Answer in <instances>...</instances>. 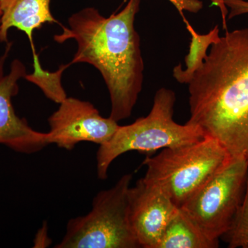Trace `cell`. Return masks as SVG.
<instances>
[{"instance_id":"cell-16","label":"cell","mask_w":248,"mask_h":248,"mask_svg":"<svg viewBox=\"0 0 248 248\" xmlns=\"http://www.w3.org/2000/svg\"><path fill=\"white\" fill-rule=\"evenodd\" d=\"M228 11V19L248 14V1L246 0H225Z\"/></svg>"},{"instance_id":"cell-14","label":"cell","mask_w":248,"mask_h":248,"mask_svg":"<svg viewBox=\"0 0 248 248\" xmlns=\"http://www.w3.org/2000/svg\"><path fill=\"white\" fill-rule=\"evenodd\" d=\"M221 238L228 248H248V177L244 200L229 230Z\"/></svg>"},{"instance_id":"cell-10","label":"cell","mask_w":248,"mask_h":248,"mask_svg":"<svg viewBox=\"0 0 248 248\" xmlns=\"http://www.w3.org/2000/svg\"><path fill=\"white\" fill-rule=\"evenodd\" d=\"M51 0H0V42H8L10 29L15 28L25 33L32 50L34 31L44 24L58 23L50 11Z\"/></svg>"},{"instance_id":"cell-2","label":"cell","mask_w":248,"mask_h":248,"mask_svg":"<svg viewBox=\"0 0 248 248\" xmlns=\"http://www.w3.org/2000/svg\"><path fill=\"white\" fill-rule=\"evenodd\" d=\"M187 85V122L248 159V29L220 37Z\"/></svg>"},{"instance_id":"cell-12","label":"cell","mask_w":248,"mask_h":248,"mask_svg":"<svg viewBox=\"0 0 248 248\" xmlns=\"http://www.w3.org/2000/svg\"><path fill=\"white\" fill-rule=\"evenodd\" d=\"M185 23L192 37L189 53L185 58V69H183L180 64L174 67L173 77L180 84H188L196 72L203 66L204 60L208 55V49L212 45L218 42L221 36L219 35L218 25L214 27L208 33L202 35L196 32L187 21Z\"/></svg>"},{"instance_id":"cell-9","label":"cell","mask_w":248,"mask_h":248,"mask_svg":"<svg viewBox=\"0 0 248 248\" xmlns=\"http://www.w3.org/2000/svg\"><path fill=\"white\" fill-rule=\"evenodd\" d=\"M130 220L141 248H156L178 208L156 186L140 179L128 191Z\"/></svg>"},{"instance_id":"cell-3","label":"cell","mask_w":248,"mask_h":248,"mask_svg":"<svg viewBox=\"0 0 248 248\" xmlns=\"http://www.w3.org/2000/svg\"><path fill=\"white\" fill-rule=\"evenodd\" d=\"M175 93L161 88L155 93L153 107L146 117L133 124L120 125L112 138L99 146L97 174L100 180L108 178L110 165L120 155L130 151L152 153L160 149L189 144L205 137L200 127L187 122H174Z\"/></svg>"},{"instance_id":"cell-4","label":"cell","mask_w":248,"mask_h":248,"mask_svg":"<svg viewBox=\"0 0 248 248\" xmlns=\"http://www.w3.org/2000/svg\"><path fill=\"white\" fill-rule=\"evenodd\" d=\"M232 157L218 140L205 136L146 157L143 161L147 167L143 178L161 188L180 208Z\"/></svg>"},{"instance_id":"cell-17","label":"cell","mask_w":248,"mask_h":248,"mask_svg":"<svg viewBox=\"0 0 248 248\" xmlns=\"http://www.w3.org/2000/svg\"><path fill=\"white\" fill-rule=\"evenodd\" d=\"M215 6L219 9L222 16V24L223 29H227V20H228V9L225 4V0H210Z\"/></svg>"},{"instance_id":"cell-7","label":"cell","mask_w":248,"mask_h":248,"mask_svg":"<svg viewBox=\"0 0 248 248\" xmlns=\"http://www.w3.org/2000/svg\"><path fill=\"white\" fill-rule=\"evenodd\" d=\"M50 144L71 151L80 142H92L101 146L110 140L120 125L102 117L91 102L67 97L48 118Z\"/></svg>"},{"instance_id":"cell-6","label":"cell","mask_w":248,"mask_h":248,"mask_svg":"<svg viewBox=\"0 0 248 248\" xmlns=\"http://www.w3.org/2000/svg\"><path fill=\"white\" fill-rule=\"evenodd\" d=\"M248 177V159L233 156L180 208L207 237L218 243L242 203Z\"/></svg>"},{"instance_id":"cell-1","label":"cell","mask_w":248,"mask_h":248,"mask_svg":"<svg viewBox=\"0 0 248 248\" xmlns=\"http://www.w3.org/2000/svg\"><path fill=\"white\" fill-rule=\"evenodd\" d=\"M141 0H128L120 12L104 17L94 7L72 15L68 27L54 35L55 42L76 41L78 48L70 63H89L102 75L110 95V117L128 119L141 92L144 63L140 37L135 27Z\"/></svg>"},{"instance_id":"cell-13","label":"cell","mask_w":248,"mask_h":248,"mask_svg":"<svg viewBox=\"0 0 248 248\" xmlns=\"http://www.w3.org/2000/svg\"><path fill=\"white\" fill-rule=\"evenodd\" d=\"M32 57L33 72L26 75L24 79L38 86L48 99L60 104L68 97L62 85V78L63 71H66L71 63L62 65L55 72L47 71L41 66L40 58L35 50H32Z\"/></svg>"},{"instance_id":"cell-11","label":"cell","mask_w":248,"mask_h":248,"mask_svg":"<svg viewBox=\"0 0 248 248\" xmlns=\"http://www.w3.org/2000/svg\"><path fill=\"white\" fill-rule=\"evenodd\" d=\"M219 244L203 234L195 222L178 208L160 238L156 248H217Z\"/></svg>"},{"instance_id":"cell-5","label":"cell","mask_w":248,"mask_h":248,"mask_svg":"<svg viewBox=\"0 0 248 248\" xmlns=\"http://www.w3.org/2000/svg\"><path fill=\"white\" fill-rule=\"evenodd\" d=\"M133 174L98 192L87 215L71 218L56 248H140L132 227L128 191Z\"/></svg>"},{"instance_id":"cell-18","label":"cell","mask_w":248,"mask_h":248,"mask_svg":"<svg viewBox=\"0 0 248 248\" xmlns=\"http://www.w3.org/2000/svg\"><path fill=\"white\" fill-rule=\"evenodd\" d=\"M1 7H0V19H1Z\"/></svg>"},{"instance_id":"cell-8","label":"cell","mask_w":248,"mask_h":248,"mask_svg":"<svg viewBox=\"0 0 248 248\" xmlns=\"http://www.w3.org/2000/svg\"><path fill=\"white\" fill-rule=\"evenodd\" d=\"M11 47L12 42H7L4 53L0 56V145L16 153L32 154L50 145L48 135L34 130L15 110L13 98L19 93L18 82L27 73L25 65L17 59L11 63L9 73H5Z\"/></svg>"},{"instance_id":"cell-15","label":"cell","mask_w":248,"mask_h":248,"mask_svg":"<svg viewBox=\"0 0 248 248\" xmlns=\"http://www.w3.org/2000/svg\"><path fill=\"white\" fill-rule=\"evenodd\" d=\"M177 9L178 12L182 16L184 22H186L184 11H188L193 14H197L203 9V2L200 0H169Z\"/></svg>"}]
</instances>
